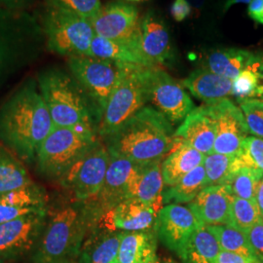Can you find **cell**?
<instances>
[{
	"mask_svg": "<svg viewBox=\"0 0 263 263\" xmlns=\"http://www.w3.org/2000/svg\"><path fill=\"white\" fill-rule=\"evenodd\" d=\"M25 0H0V4L9 8H17L23 6Z\"/></svg>",
	"mask_w": 263,
	"mask_h": 263,
	"instance_id": "cell-46",
	"label": "cell"
},
{
	"mask_svg": "<svg viewBox=\"0 0 263 263\" xmlns=\"http://www.w3.org/2000/svg\"><path fill=\"white\" fill-rule=\"evenodd\" d=\"M205 156L187 144L175 141L173 149L162 162L164 183L167 186L178 183L188 173L202 165Z\"/></svg>",
	"mask_w": 263,
	"mask_h": 263,
	"instance_id": "cell-27",
	"label": "cell"
},
{
	"mask_svg": "<svg viewBox=\"0 0 263 263\" xmlns=\"http://www.w3.org/2000/svg\"><path fill=\"white\" fill-rule=\"evenodd\" d=\"M255 200H256V203L259 207L260 210V213H261V216H263V178L261 180L259 181L258 183V186L256 189V193H255Z\"/></svg>",
	"mask_w": 263,
	"mask_h": 263,
	"instance_id": "cell-45",
	"label": "cell"
},
{
	"mask_svg": "<svg viewBox=\"0 0 263 263\" xmlns=\"http://www.w3.org/2000/svg\"><path fill=\"white\" fill-rule=\"evenodd\" d=\"M250 134L263 140V100L246 99L239 101Z\"/></svg>",
	"mask_w": 263,
	"mask_h": 263,
	"instance_id": "cell-36",
	"label": "cell"
},
{
	"mask_svg": "<svg viewBox=\"0 0 263 263\" xmlns=\"http://www.w3.org/2000/svg\"><path fill=\"white\" fill-rule=\"evenodd\" d=\"M207 105L216 122V141L213 152L238 156L243 141L250 134L241 108L227 98Z\"/></svg>",
	"mask_w": 263,
	"mask_h": 263,
	"instance_id": "cell-13",
	"label": "cell"
},
{
	"mask_svg": "<svg viewBox=\"0 0 263 263\" xmlns=\"http://www.w3.org/2000/svg\"><path fill=\"white\" fill-rule=\"evenodd\" d=\"M206 186V171L202 164L188 173L178 183L163 191V204L191 203Z\"/></svg>",
	"mask_w": 263,
	"mask_h": 263,
	"instance_id": "cell-29",
	"label": "cell"
},
{
	"mask_svg": "<svg viewBox=\"0 0 263 263\" xmlns=\"http://www.w3.org/2000/svg\"><path fill=\"white\" fill-rule=\"evenodd\" d=\"M89 57L110 61L125 66L147 68L155 67L143 55L141 44L111 40L96 34L91 44Z\"/></svg>",
	"mask_w": 263,
	"mask_h": 263,
	"instance_id": "cell-22",
	"label": "cell"
},
{
	"mask_svg": "<svg viewBox=\"0 0 263 263\" xmlns=\"http://www.w3.org/2000/svg\"><path fill=\"white\" fill-rule=\"evenodd\" d=\"M202 226L190 208L170 204L158 211L154 228L160 241L179 255L189 238Z\"/></svg>",
	"mask_w": 263,
	"mask_h": 263,
	"instance_id": "cell-15",
	"label": "cell"
},
{
	"mask_svg": "<svg viewBox=\"0 0 263 263\" xmlns=\"http://www.w3.org/2000/svg\"><path fill=\"white\" fill-rule=\"evenodd\" d=\"M261 220L262 216L256 200L232 197L230 226L246 233Z\"/></svg>",
	"mask_w": 263,
	"mask_h": 263,
	"instance_id": "cell-33",
	"label": "cell"
},
{
	"mask_svg": "<svg viewBox=\"0 0 263 263\" xmlns=\"http://www.w3.org/2000/svg\"><path fill=\"white\" fill-rule=\"evenodd\" d=\"M204 168L206 171L207 185H226L242 166L238 156L212 152L205 156Z\"/></svg>",
	"mask_w": 263,
	"mask_h": 263,
	"instance_id": "cell-30",
	"label": "cell"
},
{
	"mask_svg": "<svg viewBox=\"0 0 263 263\" xmlns=\"http://www.w3.org/2000/svg\"><path fill=\"white\" fill-rule=\"evenodd\" d=\"M246 234L255 257L263 262V220L253 226Z\"/></svg>",
	"mask_w": 263,
	"mask_h": 263,
	"instance_id": "cell-39",
	"label": "cell"
},
{
	"mask_svg": "<svg viewBox=\"0 0 263 263\" xmlns=\"http://www.w3.org/2000/svg\"><path fill=\"white\" fill-rule=\"evenodd\" d=\"M216 263H263L255 257H250L242 254L229 253L221 251L218 255Z\"/></svg>",
	"mask_w": 263,
	"mask_h": 263,
	"instance_id": "cell-41",
	"label": "cell"
},
{
	"mask_svg": "<svg viewBox=\"0 0 263 263\" xmlns=\"http://www.w3.org/2000/svg\"><path fill=\"white\" fill-rule=\"evenodd\" d=\"M187 1L191 4L192 8H195V9H201L205 4V0H187Z\"/></svg>",
	"mask_w": 263,
	"mask_h": 263,
	"instance_id": "cell-48",
	"label": "cell"
},
{
	"mask_svg": "<svg viewBox=\"0 0 263 263\" xmlns=\"http://www.w3.org/2000/svg\"><path fill=\"white\" fill-rule=\"evenodd\" d=\"M263 172L249 167H241L226 184L233 196L248 200H255V193Z\"/></svg>",
	"mask_w": 263,
	"mask_h": 263,
	"instance_id": "cell-34",
	"label": "cell"
},
{
	"mask_svg": "<svg viewBox=\"0 0 263 263\" xmlns=\"http://www.w3.org/2000/svg\"><path fill=\"white\" fill-rule=\"evenodd\" d=\"M262 220H263V216H262Z\"/></svg>",
	"mask_w": 263,
	"mask_h": 263,
	"instance_id": "cell-53",
	"label": "cell"
},
{
	"mask_svg": "<svg viewBox=\"0 0 263 263\" xmlns=\"http://www.w3.org/2000/svg\"><path fill=\"white\" fill-rule=\"evenodd\" d=\"M38 84L55 127L93 129L84 91L76 80L61 70L51 69L39 76Z\"/></svg>",
	"mask_w": 263,
	"mask_h": 263,
	"instance_id": "cell-4",
	"label": "cell"
},
{
	"mask_svg": "<svg viewBox=\"0 0 263 263\" xmlns=\"http://www.w3.org/2000/svg\"><path fill=\"white\" fill-rule=\"evenodd\" d=\"M232 83L233 80L216 74L206 68L194 70L182 81L183 87L207 104H216L231 95Z\"/></svg>",
	"mask_w": 263,
	"mask_h": 263,
	"instance_id": "cell-26",
	"label": "cell"
},
{
	"mask_svg": "<svg viewBox=\"0 0 263 263\" xmlns=\"http://www.w3.org/2000/svg\"><path fill=\"white\" fill-rule=\"evenodd\" d=\"M9 54L10 48L7 39L0 31V68L3 66L4 62L7 60V57L9 56Z\"/></svg>",
	"mask_w": 263,
	"mask_h": 263,
	"instance_id": "cell-43",
	"label": "cell"
},
{
	"mask_svg": "<svg viewBox=\"0 0 263 263\" xmlns=\"http://www.w3.org/2000/svg\"><path fill=\"white\" fill-rule=\"evenodd\" d=\"M110 158L107 147L97 142L94 147L60 179L62 185L69 189L80 202L94 199L104 184Z\"/></svg>",
	"mask_w": 263,
	"mask_h": 263,
	"instance_id": "cell-10",
	"label": "cell"
},
{
	"mask_svg": "<svg viewBox=\"0 0 263 263\" xmlns=\"http://www.w3.org/2000/svg\"><path fill=\"white\" fill-rule=\"evenodd\" d=\"M155 228L124 231L115 263H157Z\"/></svg>",
	"mask_w": 263,
	"mask_h": 263,
	"instance_id": "cell-24",
	"label": "cell"
},
{
	"mask_svg": "<svg viewBox=\"0 0 263 263\" xmlns=\"http://www.w3.org/2000/svg\"><path fill=\"white\" fill-rule=\"evenodd\" d=\"M146 71L147 67L126 66L101 115V136H112L148 104Z\"/></svg>",
	"mask_w": 263,
	"mask_h": 263,
	"instance_id": "cell-6",
	"label": "cell"
},
{
	"mask_svg": "<svg viewBox=\"0 0 263 263\" xmlns=\"http://www.w3.org/2000/svg\"><path fill=\"white\" fill-rule=\"evenodd\" d=\"M0 263H1V262H0Z\"/></svg>",
	"mask_w": 263,
	"mask_h": 263,
	"instance_id": "cell-54",
	"label": "cell"
},
{
	"mask_svg": "<svg viewBox=\"0 0 263 263\" xmlns=\"http://www.w3.org/2000/svg\"><path fill=\"white\" fill-rule=\"evenodd\" d=\"M90 22L98 36L141 44V19L134 4L123 1L107 3Z\"/></svg>",
	"mask_w": 263,
	"mask_h": 263,
	"instance_id": "cell-11",
	"label": "cell"
},
{
	"mask_svg": "<svg viewBox=\"0 0 263 263\" xmlns=\"http://www.w3.org/2000/svg\"><path fill=\"white\" fill-rule=\"evenodd\" d=\"M175 141L208 155L214 151L216 122L207 104L195 107L175 132Z\"/></svg>",
	"mask_w": 263,
	"mask_h": 263,
	"instance_id": "cell-17",
	"label": "cell"
},
{
	"mask_svg": "<svg viewBox=\"0 0 263 263\" xmlns=\"http://www.w3.org/2000/svg\"><path fill=\"white\" fill-rule=\"evenodd\" d=\"M252 0H227L226 3H224V6H223V10L224 12H226L227 10L229 9L231 6L235 5V4H239V3H246V4H250Z\"/></svg>",
	"mask_w": 263,
	"mask_h": 263,
	"instance_id": "cell-47",
	"label": "cell"
},
{
	"mask_svg": "<svg viewBox=\"0 0 263 263\" xmlns=\"http://www.w3.org/2000/svg\"><path fill=\"white\" fill-rule=\"evenodd\" d=\"M33 183L18 160L0 148V196Z\"/></svg>",
	"mask_w": 263,
	"mask_h": 263,
	"instance_id": "cell-31",
	"label": "cell"
},
{
	"mask_svg": "<svg viewBox=\"0 0 263 263\" xmlns=\"http://www.w3.org/2000/svg\"><path fill=\"white\" fill-rule=\"evenodd\" d=\"M107 139L111 155L145 164L162 159L173 149L175 132L173 124L162 113L146 105Z\"/></svg>",
	"mask_w": 263,
	"mask_h": 263,
	"instance_id": "cell-2",
	"label": "cell"
},
{
	"mask_svg": "<svg viewBox=\"0 0 263 263\" xmlns=\"http://www.w3.org/2000/svg\"><path fill=\"white\" fill-rule=\"evenodd\" d=\"M262 57H259L254 64L245 68L236 77L232 83L231 95L236 97L238 101L246 99H254L258 85V67Z\"/></svg>",
	"mask_w": 263,
	"mask_h": 263,
	"instance_id": "cell-35",
	"label": "cell"
},
{
	"mask_svg": "<svg viewBox=\"0 0 263 263\" xmlns=\"http://www.w3.org/2000/svg\"><path fill=\"white\" fill-rule=\"evenodd\" d=\"M96 144L93 129L55 127L38 149V168L48 178L61 179Z\"/></svg>",
	"mask_w": 263,
	"mask_h": 263,
	"instance_id": "cell-5",
	"label": "cell"
},
{
	"mask_svg": "<svg viewBox=\"0 0 263 263\" xmlns=\"http://www.w3.org/2000/svg\"><path fill=\"white\" fill-rule=\"evenodd\" d=\"M260 56L238 48H217L209 51L202 60L203 68L234 80L245 68L254 64Z\"/></svg>",
	"mask_w": 263,
	"mask_h": 263,
	"instance_id": "cell-25",
	"label": "cell"
},
{
	"mask_svg": "<svg viewBox=\"0 0 263 263\" xmlns=\"http://www.w3.org/2000/svg\"><path fill=\"white\" fill-rule=\"evenodd\" d=\"M47 213L22 216L0 224V258H14L32 250L46 227Z\"/></svg>",
	"mask_w": 263,
	"mask_h": 263,
	"instance_id": "cell-14",
	"label": "cell"
},
{
	"mask_svg": "<svg viewBox=\"0 0 263 263\" xmlns=\"http://www.w3.org/2000/svg\"><path fill=\"white\" fill-rule=\"evenodd\" d=\"M110 156L104 184L89 204L97 221L104 214L131 198L132 181L138 169V164L130 160L111 154Z\"/></svg>",
	"mask_w": 263,
	"mask_h": 263,
	"instance_id": "cell-12",
	"label": "cell"
},
{
	"mask_svg": "<svg viewBox=\"0 0 263 263\" xmlns=\"http://www.w3.org/2000/svg\"><path fill=\"white\" fill-rule=\"evenodd\" d=\"M141 48L143 55L155 67L172 63L175 58L168 27L153 11L141 19Z\"/></svg>",
	"mask_w": 263,
	"mask_h": 263,
	"instance_id": "cell-18",
	"label": "cell"
},
{
	"mask_svg": "<svg viewBox=\"0 0 263 263\" xmlns=\"http://www.w3.org/2000/svg\"><path fill=\"white\" fill-rule=\"evenodd\" d=\"M162 159L138 164L131 186V198L149 205L157 212L163 204L164 180L162 176Z\"/></svg>",
	"mask_w": 263,
	"mask_h": 263,
	"instance_id": "cell-21",
	"label": "cell"
},
{
	"mask_svg": "<svg viewBox=\"0 0 263 263\" xmlns=\"http://www.w3.org/2000/svg\"><path fill=\"white\" fill-rule=\"evenodd\" d=\"M220 252L216 236L202 226L189 238L179 256L183 263H216Z\"/></svg>",
	"mask_w": 263,
	"mask_h": 263,
	"instance_id": "cell-28",
	"label": "cell"
},
{
	"mask_svg": "<svg viewBox=\"0 0 263 263\" xmlns=\"http://www.w3.org/2000/svg\"><path fill=\"white\" fill-rule=\"evenodd\" d=\"M238 158L243 167L263 172V140L254 136L245 139Z\"/></svg>",
	"mask_w": 263,
	"mask_h": 263,
	"instance_id": "cell-37",
	"label": "cell"
},
{
	"mask_svg": "<svg viewBox=\"0 0 263 263\" xmlns=\"http://www.w3.org/2000/svg\"><path fill=\"white\" fill-rule=\"evenodd\" d=\"M48 46L65 56H88L95 36L91 22L69 10L48 6L45 16Z\"/></svg>",
	"mask_w": 263,
	"mask_h": 263,
	"instance_id": "cell-7",
	"label": "cell"
},
{
	"mask_svg": "<svg viewBox=\"0 0 263 263\" xmlns=\"http://www.w3.org/2000/svg\"><path fill=\"white\" fill-rule=\"evenodd\" d=\"M79 252V263H115L124 231L95 226Z\"/></svg>",
	"mask_w": 263,
	"mask_h": 263,
	"instance_id": "cell-23",
	"label": "cell"
},
{
	"mask_svg": "<svg viewBox=\"0 0 263 263\" xmlns=\"http://www.w3.org/2000/svg\"><path fill=\"white\" fill-rule=\"evenodd\" d=\"M166 263H177V262H175V261H172V260H168V261H167V262Z\"/></svg>",
	"mask_w": 263,
	"mask_h": 263,
	"instance_id": "cell-51",
	"label": "cell"
},
{
	"mask_svg": "<svg viewBox=\"0 0 263 263\" xmlns=\"http://www.w3.org/2000/svg\"><path fill=\"white\" fill-rule=\"evenodd\" d=\"M96 217L89 205H69L58 210L43 231L34 263H53L62 259H73L79 255L90 227Z\"/></svg>",
	"mask_w": 263,
	"mask_h": 263,
	"instance_id": "cell-3",
	"label": "cell"
},
{
	"mask_svg": "<svg viewBox=\"0 0 263 263\" xmlns=\"http://www.w3.org/2000/svg\"><path fill=\"white\" fill-rule=\"evenodd\" d=\"M226 1H227V0H224V3H226Z\"/></svg>",
	"mask_w": 263,
	"mask_h": 263,
	"instance_id": "cell-52",
	"label": "cell"
},
{
	"mask_svg": "<svg viewBox=\"0 0 263 263\" xmlns=\"http://www.w3.org/2000/svg\"><path fill=\"white\" fill-rule=\"evenodd\" d=\"M67 64L74 79L92 100L101 117L128 66L88 56L68 57Z\"/></svg>",
	"mask_w": 263,
	"mask_h": 263,
	"instance_id": "cell-8",
	"label": "cell"
},
{
	"mask_svg": "<svg viewBox=\"0 0 263 263\" xmlns=\"http://www.w3.org/2000/svg\"><path fill=\"white\" fill-rule=\"evenodd\" d=\"M53 263H76L74 259H62V260H58Z\"/></svg>",
	"mask_w": 263,
	"mask_h": 263,
	"instance_id": "cell-50",
	"label": "cell"
},
{
	"mask_svg": "<svg viewBox=\"0 0 263 263\" xmlns=\"http://www.w3.org/2000/svg\"><path fill=\"white\" fill-rule=\"evenodd\" d=\"M117 1H123V2H127V3H141V2H146L148 0H117Z\"/></svg>",
	"mask_w": 263,
	"mask_h": 263,
	"instance_id": "cell-49",
	"label": "cell"
},
{
	"mask_svg": "<svg viewBox=\"0 0 263 263\" xmlns=\"http://www.w3.org/2000/svg\"><path fill=\"white\" fill-rule=\"evenodd\" d=\"M47 6L69 10L91 21L102 8L101 0H45Z\"/></svg>",
	"mask_w": 263,
	"mask_h": 263,
	"instance_id": "cell-38",
	"label": "cell"
},
{
	"mask_svg": "<svg viewBox=\"0 0 263 263\" xmlns=\"http://www.w3.org/2000/svg\"><path fill=\"white\" fill-rule=\"evenodd\" d=\"M55 128L46 104L33 82L24 86L0 108V139L23 159L36 157Z\"/></svg>",
	"mask_w": 263,
	"mask_h": 263,
	"instance_id": "cell-1",
	"label": "cell"
},
{
	"mask_svg": "<svg viewBox=\"0 0 263 263\" xmlns=\"http://www.w3.org/2000/svg\"><path fill=\"white\" fill-rule=\"evenodd\" d=\"M146 83L148 103L173 125L182 122L195 109L183 85L158 67L147 68Z\"/></svg>",
	"mask_w": 263,
	"mask_h": 263,
	"instance_id": "cell-9",
	"label": "cell"
},
{
	"mask_svg": "<svg viewBox=\"0 0 263 263\" xmlns=\"http://www.w3.org/2000/svg\"><path fill=\"white\" fill-rule=\"evenodd\" d=\"M248 15L254 22L263 26V0H252L248 7Z\"/></svg>",
	"mask_w": 263,
	"mask_h": 263,
	"instance_id": "cell-42",
	"label": "cell"
},
{
	"mask_svg": "<svg viewBox=\"0 0 263 263\" xmlns=\"http://www.w3.org/2000/svg\"><path fill=\"white\" fill-rule=\"evenodd\" d=\"M255 97L263 99V58L258 67V85H257Z\"/></svg>",
	"mask_w": 263,
	"mask_h": 263,
	"instance_id": "cell-44",
	"label": "cell"
},
{
	"mask_svg": "<svg viewBox=\"0 0 263 263\" xmlns=\"http://www.w3.org/2000/svg\"><path fill=\"white\" fill-rule=\"evenodd\" d=\"M207 227L216 236L221 251L255 257L247 234L243 231L228 224Z\"/></svg>",
	"mask_w": 263,
	"mask_h": 263,
	"instance_id": "cell-32",
	"label": "cell"
},
{
	"mask_svg": "<svg viewBox=\"0 0 263 263\" xmlns=\"http://www.w3.org/2000/svg\"><path fill=\"white\" fill-rule=\"evenodd\" d=\"M232 193L227 185H209L188 207L204 226L231 223Z\"/></svg>",
	"mask_w": 263,
	"mask_h": 263,
	"instance_id": "cell-19",
	"label": "cell"
},
{
	"mask_svg": "<svg viewBox=\"0 0 263 263\" xmlns=\"http://www.w3.org/2000/svg\"><path fill=\"white\" fill-rule=\"evenodd\" d=\"M192 11V6L187 0H175L171 6L172 17L177 22H182L187 18Z\"/></svg>",
	"mask_w": 263,
	"mask_h": 263,
	"instance_id": "cell-40",
	"label": "cell"
},
{
	"mask_svg": "<svg viewBox=\"0 0 263 263\" xmlns=\"http://www.w3.org/2000/svg\"><path fill=\"white\" fill-rule=\"evenodd\" d=\"M47 196L36 184L13 190L0 196V224L22 216L47 213Z\"/></svg>",
	"mask_w": 263,
	"mask_h": 263,
	"instance_id": "cell-20",
	"label": "cell"
},
{
	"mask_svg": "<svg viewBox=\"0 0 263 263\" xmlns=\"http://www.w3.org/2000/svg\"><path fill=\"white\" fill-rule=\"evenodd\" d=\"M157 213L154 208L131 198L104 214L96 223L117 231L147 230L154 228Z\"/></svg>",
	"mask_w": 263,
	"mask_h": 263,
	"instance_id": "cell-16",
	"label": "cell"
}]
</instances>
